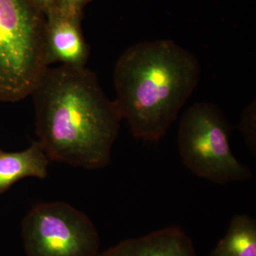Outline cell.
Listing matches in <instances>:
<instances>
[{"label": "cell", "instance_id": "1", "mask_svg": "<svg viewBox=\"0 0 256 256\" xmlns=\"http://www.w3.org/2000/svg\"><path fill=\"white\" fill-rule=\"evenodd\" d=\"M36 133L50 159L88 170L110 163L122 117L85 66L47 68L34 88Z\"/></svg>", "mask_w": 256, "mask_h": 256}, {"label": "cell", "instance_id": "2", "mask_svg": "<svg viewBox=\"0 0 256 256\" xmlns=\"http://www.w3.org/2000/svg\"><path fill=\"white\" fill-rule=\"evenodd\" d=\"M196 57L172 40L136 44L120 56L114 70V100L134 138L164 137L200 80Z\"/></svg>", "mask_w": 256, "mask_h": 256}, {"label": "cell", "instance_id": "3", "mask_svg": "<svg viewBox=\"0 0 256 256\" xmlns=\"http://www.w3.org/2000/svg\"><path fill=\"white\" fill-rule=\"evenodd\" d=\"M46 15L32 0H0V101L32 94L48 66Z\"/></svg>", "mask_w": 256, "mask_h": 256}, {"label": "cell", "instance_id": "4", "mask_svg": "<svg viewBox=\"0 0 256 256\" xmlns=\"http://www.w3.org/2000/svg\"><path fill=\"white\" fill-rule=\"evenodd\" d=\"M215 104L197 102L182 116L178 144L184 165L194 174L218 184L246 181L252 170L239 162L230 149L232 131Z\"/></svg>", "mask_w": 256, "mask_h": 256}, {"label": "cell", "instance_id": "5", "mask_svg": "<svg viewBox=\"0 0 256 256\" xmlns=\"http://www.w3.org/2000/svg\"><path fill=\"white\" fill-rule=\"evenodd\" d=\"M26 256H98L100 236L85 214L65 202L34 207L22 222Z\"/></svg>", "mask_w": 256, "mask_h": 256}, {"label": "cell", "instance_id": "6", "mask_svg": "<svg viewBox=\"0 0 256 256\" xmlns=\"http://www.w3.org/2000/svg\"><path fill=\"white\" fill-rule=\"evenodd\" d=\"M82 18L66 14L58 8L46 14L45 44L48 66L58 63L85 66L89 48L80 28Z\"/></svg>", "mask_w": 256, "mask_h": 256}, {"label": "cell", "instance_id": "7", "mask_svg": "<svg viewBox=\"0 0 256 256\" xmlns=\"http://www.w3.org/2000/svg\"><path fill=\"white\" fill-rule=\"evenodd\" d=\"M98 256H198L192 239L181 228L168 227L128 239Z\"/></svg>", "mask_w": 256, "mask_h": 256}, {"label": "cell", "instance_id": "8", "mask_svg": "<svg viewBox=\"0 0 256 256\" xmlns=\"http://www.w3.org/2000/svg\"><path fill=\"white\" fill-rule=\"evenodd\" d=\"M48 158L38 142L25 150L4 152L0 150V193L21 178H46Z\"/></svg>", "mask_w": 256, "mask_h": 256}, {"label": "cell", "instance_id": "9", "mask_svg": "<svg viewBox=\"0 0 256 256\" xmlns=\"http://www.w3.org/2000/svg\"><path fill=\"white\" fill-rule=\"evenodd\" d=\"M210 256H256V222L246 214H238Z\"/></svg>", "mask_w": 256, "mask_h": 256}, {"label": "cell", "instance_id": "10", "mask_svg": "<svg viewBox=\"0 0 256 256\" xmlns=\"http://www.w3.org/2000/svg\"><path fill=\"white\" fill-rule=\"evenodd\" d=\"M242 136L250 150L256 154V102H252L242 112L240 124Z\"/></svg>", "mask_w": 256, "mask_h": 256}, {"label": "cell", "instance_id": "11", "mask_svg": "<svg viewBox=\"0 0 256 256\" xmlns=\"http://www.w3.org/2000/svg\"><path fill=\"white\" fill-rule=\"evenodd\" d=\"M90 0H57V8L66 14L82 16V9Z\"/></svg>", "mask_w": 256, "mask_h": 256}, {"label": "cell", "instance_id": "12", "mask_svg": "<svg viewBox=\"0 0 256 256\" xmlns=\"http://www.w3.org/2000/svg\"><path fill=\"white\" fill-rule=\"evenodd\" d=\"M45 15L57 8V0H32Z\"/></svg>", "mask_w": 256, "mask_h": 256}, {"label": "cell", "instance_id": "13", "mask_svg": "<svg viewBox=\"0 0 256 256\" xmlns=\"http://www.w3.org/2000/svg\"></svg>", "mask_w": 256, "mask_h": 256}]
</instances>
